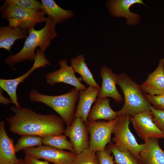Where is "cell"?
Here are the masks:
<instances>
[{"label": "cell", "instance_id": "obj_27", "mask_svg": "<svg viewBox=\"0 0 164 164\" xmlns=\"http://www.w3.org/2000/svg\"><path fill=\"white\" fill-rule=\"evenodd\" d=\"M4 3L15 4L28 9L42 11L41 3L35 0H7Z\"/></svg>", "mask_w": 164, "mask_h": 164}, {"label": "cell", "instance_id": "obj_6", "mask_svg": "<svg viewBox=\"0 0 164 164\" xmlns=\"http://www.w3.org/2000/svg\"><path fill=\"white\" fill-rule=\"evenodd\" d=\"M118 119L107 121H91L87 120L86 124L90 139L89 149L96 153L103 151L108 144L111 142V135L114 125Z\"/></svg>", "mask_w": 164, "mask_h": 164}, {"label": "cell", "instance_id": "obj_20", "mask_svg": "<svg viewBox=\"0 0 164 164\" xmlns=\"http://www.w3.org/2000/svg\"><path fill=\"white\" fill-rule=\"evenodd\" d=\"M28 31L20 27H12L0 26V48L10 51L15 41L18 39H26Z\"/></svg>", "mask_w": 164, "mask_h": 164}, {"label": "cell", "instance_id": "obj_30", "mask_svg": "<svg viewBox=\"0 0 164 164\" xmlns=\"http://www.w3.org/2000/svg\"><path fill=\"white\" fill-rule=\"evenodd\" d=\"M111 151L106 149L103 151H100L96 153L98 157L99 164H114V161L110 155Z\"/></svg>", "mask_w": 164, "mask_h": 164}, {"label": "cell", "instance_id": "obj_29", "mask_svg": "<svg viewBox=\"0 0 164 164\" xmlns=\"http://www.w3.org/2000/svg\"><path fill=\"white\" fill-rule=\"evenodd\" d=\"M148 101L155 108L164 109V95H151L146 94Z\"/></svg>", "mask_w": 164, "mask_h": 164}, {"label": "cell", "instance_id": "obj_25", "mask_svg": "<svg viewBox=\"0 0 164 164\" xmlns=\"http://www.w3.org/2000/svg\"><path fill=\"white\" fill-rule=\"evenodd\" d=\"M43 145L42 137L34 135L22 136L15 146L16 152L25 149Z\"/></svg>", "mask_w": 164, "mask_h": 164}, {"label": "cell", "instance_id": "obj_9", "mask_svg": "<svg viewBox=\"0 0 164 164\" xmlns=\"http://www.w3.org/2000/svg\"><path fill=\"white\" fill-rule=\"evenodd\" d=\"M34 64L31 68L27 72L20 77L13 79H0L1 88L5 91L9 96L12 103L18 108H20L16 94L17 87L24 82L30 74L36 69L50 65V63L46 58L44 52L39 49L37 50Z\"/></svg>", "mask_w": 164, "mask_h": 164}, {"label": "cell", "instance_id": "obj_14", "mask_svg": "<svg viewBox=\"0 0 164 164\" xmlns=\"http://www.w3.org/2000/svg\"><path fill=\"white\" fill-rule=\"evenodd\" d=\"M100 74L102 79V84L97 97H111L115 102L121 103L123 99L116 87L117 80L116 74L114 73L111 68L104 66L100 69Z\"/></svg>", "mask_w": 164, "mask_h": 164}, {"label": "cell", "instance_id": "obj_26", "mask_svg": "<svg viewBox=\"0 0 164 164\" xmlns=\"http://www.w3.org/2000/svg\"><path fill=\"white\" fill-rule=\"evenodd\" d=\"M96 153L89 149H85L76 155L73 164H99Z\"/></svg>", "mask_w": 164, "mask_h": 164}, {"label": "cell", "instance_id": "obj_8", "mask_svg": "<svg viewBox=\"0 0 164 164\" xmlns=\"http://www.w3.org/2000/svg\"><path fill=\"white\" fill-rule=\"evenodd\" d=\"M23 152L37 159H41L53 164H73L76 155L70 152L42 145L25 149Z\"/></svg>", "mask_w": 164, "mask_h": 164}, {"label": "cell", "instance_id": "obj_34", "mask_svg": "<svg viewBox=\"0 0 164 164\" xmlns=\"http://www.w3.org/2000/svg\"><path fill=\"white\" fill-rule=\"evenodd\" d=\"M19 162L17 163H15V164H19Z\"/></svg>", "mask_w": 164, "mask_h": 164}, {"label": "cell", "instance_id": "obj_11", "mask_svg": "<svg viewBox=\"0 0 164 164\" xmlns=\"http://www.w3.org/2000/svg\"><path fill=\"white\" fill-rule=\"evenodd\" d=\"M59 64L60 69L46 75L48 84L53 86L56 83H63L73 86L79 91L87 88L81 83L82 78L76 76L73 67L68 65L66 60H60Z\"/></svg>", "mask_w": 164, "mask_h": 164}, {"label": "cell", "instance_id": "obj_31", "mask_svg": "<svg viewBox=\"0 0 164 164\" xmlns=\"http://www.w3.org/2000/svg\"><path fill=\"white\" fill-rule=\"evenodd\" d=\"M22 161V164H52L47 161L40 160L38 159L28 155H25Z\"/></svg>", "mask_w": 164, "mask_h": 164}, {"label": "cell", "instance_id": "obj_2", "mask_svg": "<svg viewBox=\"0 0 164 164\" xmlns=\"http://www.w3.org/2000/svg\"><path fill=\"white\" fill-rule=\"evenodd\" d=\"M46 22L41 29L36 30L34 28L28 31V35L22 48L16 54L8 57L5 61L6 64L12 67L26 60H34L36 55L35 50L38 46L44 52L52 40L58 36L56 30V23L54 20L47 16Z\"/></svg>", "mask_w": 164, "mask_h": 164}, {"label": "cell", "instance_id": "obj_13", "mask_svg": "<svg viewBox=\"0 0 164 164\" xmlns=\"http://www.w3.org/2000/svg\"><path fill=\"white\" fill-rule=\"evenodd\" d=\"M136 3L145 5L142 0H111L107 1L106 4L112 16L125 17L126 24L136 26L140 22L141 17L129 10L130 7Z\"/></svg>", "mask_w": 164, "mask_h": 164}, {"label": "cell", "instance_id": "obj_28", "mask_svg": "<svg viewBox=\"0 0 164 164\" xmlns=\"http://www.w3.org/2000/svg\"><path fill=\"white\" fill-rule=\"evenodd\" d=\"M152 120L157 127L164 134V109H158L152 105L150 108Z\"/></svg>", "mask_w": 164, "mask_h": 164}, {"label": "cell", "instance_id": "obj_35", "mask_svg": "<svg viewBox=\"0 0 164 164\" xmlns=\"http://www.w3.org/2000/svg\"><path fill=\"white\" fill-rule=\"evenodd\" d=\"M114 164H117V163H115V162H114Z\"/></svg>", "mask_w": 164, "mask_h": 164}, {"label": "cell", "instance_id": "obj_4", "mask_svg": "<svg viewBox=\"0 0 164 164\" xmlns=\"http://www.w3.org/2000/svg\"><path fill=\"white\" fill-rule=\"evenodd\" d=\"M79 97V91L74 87L68 93L59 95H45L35 90H32L29 95L31 101L41 102L51 108L67 126L70 125L74 119L75 105Z\"/></svg>", "mask_w": 164, "mask_h": 164}, {"label": "cell", "instance_id": "obj_19", "mask_svg": "<svg viewBox=\"0 0 164 164\" xmlns=\"http://www.w3.org/2000/svg\"><path fill=\"white\" fill-rule=\"evenodd\" d=\"M108 98H97L89 114L87 120L96 121L101 119L107 121L114 120L118 117L117 111L113 110Z\"/></svg>", "mask_w": 164, "mask_h": 164}, {"label": "cell", "instance_id": "obj_21", "mask_svg": "<svg viewBox=\"0 0 164 164\" xmlns=\"http://www.w3.org/2000/svg\"><path fill=\"white\" fill-rule=\"evenodd\" d=\"M41 2L42 11L52 19L56 24H60L74 16L72 11L61 8L53 0H41Z\"/></svg>", "mask_w": 164, "mask_h": 164}, {"label": "cell", "instance_id": "obj_3", "mask_svg": "<svg viewBox=\"0 0 164 164\" xmlns=\"http://www.w3.org/2000/svg\"><path fill=\"white\" fill-rule=\"evenodd\" d=\"M117 84L121 89L124 96V103L122 108L117 111L118 117L125 115L131 117L144 111H150L151 105L146 94L140 85L136 83L127 74H116Z\"/></svg>", "mask_w": 164, "mask_h": 164}, {"label": "cell", "instance_id": "obj_23", "mask_svg": "<svg viewBox=\"0 0 164 164\" xmlns=\"http://www.w3.org/2000/svg\"><path fill=\"white\" fill-rule=\"evenodd\" d=\"M109 149L113 154L114 162L118 164H139L136 159L127 149L111 143Z\"/></svg>", "mask_w": 164, "mask_h": 164}, {"label": "cell", "instance_id": "obj_24", "mask_svg": "<svg viewBox=\"0 0 164 164\" xmlns=\"http://www.w3.org/2000/svg\"><path fill=\"white\" fill-rule=\"evenodd\" d=\"M67 136L62 134L52 135L42 137L43 144L55 149L67 150L75 154L74 150Z\"/></svg>", "mask_w": 164, "mask_h": 164}, {"label": "cell", "instance_id": "obj_15", "mask_svg": "<svg viewBox=\"0 0 164 164\" xmlns=\"http://www.w3.org/2000/svg\"><path fill=\"white\" fill-rule=\"evenodd\" d=\"M140 86L146 94L151 95H164V58L159 60L157 68L148 75Z\"/></svg>", "mask_w": 164, "mask_h": 164}, {"label": "cell", "instance_id": "obj_16", "mask_svg": "<svg viewBox=\"0 0 164 164\" xmlns=\"http://www.w3.org/2000/svg\"><path fill=\"white\" fill-rule=\"evenodd\" d=\"M144 144L138 159L139 164H164V151L159 146L158 139H148Z\"/></svg>", "mask_w": 164, "mask_h": 164}, {"label": "cell", "instance_id": "obj_1", "mask_svg": "<svg viewBox=\"0 0 164 164\" xmlns=\"http://www.w3.org/2000/svg\"><path fill=\"white\" fill-rule=\"evenodd\" d=\"M14 113L7 118L10 131L20 136L42 137L64 133V122L61 117L53 114H42L26 108H11Z\"/></svg>", "mask_w": 164, "mask_h": 164}, {"label": "cell", "instance_id": "obj_7", "mask_svg": "<svg viewBox=\"0 0 164 164\" xmlns=\"http://www.w3.org/2000/svg\"><path fill=\"white\" fill-rule=\"evenodd\" d=\"M131 116L126 115L118 117L113 132L112 140L116 145L128 150L137 159L144 144H139L129 128Z\"/></svg>", "mask_w": 164, "mask_h": 164}, {"label": "cell", "instance_id": "obj_17", "mask_svg": "<svg viewBox=\"0 0 164 164\" xmlns=\"http://www.w3.org/2000/svg\"><path fill=\"white\" fill-rule=\"evenodd\" d=\"M100 88L89 86L79 91V101L74 118H81L86 124L92 104L95 101Z\"/></svg>", "mask_w": 164, "mask_h": 164}, {"label": "cell", "instance_id": "obj_12", "mask_svg": "<svg viewBox=\"0 0 164 164\" xmlns=\"http://www.w3.org/2000/svg\"><path fill=\"white\" fill-rule=\"evenodd\" d=\"M86 125L81 118H76L65 129L64 133L69 138L76 155L89 149L88 130Z\"/></svg>", "mask_w": 164, "mask_h": 164}, {"label": "cell", "instance_id": "obj_32", "mask_svg": "<svg viewBox=\"0 0 164 164\" xmlns=\"http://www.w3.org/2000/svg\"><path fill=\"white\" fill-rule=\"evenodd\" d=\"M2 89H0V103L4 104L7 105L12 103V101L11 99H9L5 97L3 95L2 93Z\"/></svg>", "mask_w": 164, "mask_h": 164}, {"label": "cell", "instance_id": "obj_33", "mask_svg": "<svg viewBox=\"0 0 164 164\" xmlns=\"http://www.w3.org/2000/svg\"><path fill=\"white\" fill-rule=\"evenodd\" d=\"M19 164H22V159H19Z\"/></svg>", "mask_w": 164, "mask_h": 164}, {"label": "cell", "instance_id": "obj_5", "mask_svg": "<svg viewBox=\"0 0 164 164\" xmlns=\"http://www.w3.org/2000/svg\"><path fill=\"white\" fill-rule=\"evenodd\" d=\"M2 17L7 20L9 26L20 27L28 31L39 22H46L44 12L42 10L30 9L15 4H5L1 6Z\"/></svg>", "mask_w": 164, "mask_h": 164}, {"label": "cell", "instance_id": "obj_10", "mask_svg": "<svg viewBox=\"0 0 164 164\" xmlns=\"http://www.w3.org/2000/svg\"><path fill=\"white\" fill-rule=\"evenodd\" d=\"M130 121L138 135L144 141L150 138H164V134L152 120L150 111L133 115Z\"/></svg>", "mask_w": 164, "mask_h": 164}, {"label": "cell", "instance_id": "obj_18", "mask_svg": "<svg viewBox=\"0 0 164 164\" xmlns=\"http://www.w3.org/2000/svg\"><path fill=\"white\" fill-rule=\"evenodd\" d=\"M16 152L13 140L8 135L3 121L0 123V164L17 163L19 159Z\"/></svg>", "mask_w": 164, "mask_h": 164}, {"label": "cell", "instance_id": "obj_22", "mask_svg": "<svg viewBox=\"0 0 164 164\" xmlns=\"http://www.w3.org/2000/svg\"><path fill=\"white\" fill-rule=\"evenodd\" d=\"M71 64L75 72L79 74L82 80L89 86L100 88L96 82L85 62L83 54H80L70 59Z\"/></svg>", "mask_w": 164, "mask_h": 164}]
</instances>
